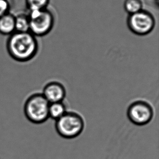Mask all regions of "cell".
Wrapping results in <instances>:
<instances>
[{"mask_svg":"<svg viewBox=\"0 0 159 159\" xmlns=\"http://www.w3.org/2000/svg\"><path fill=\"white\" fill-rule=\"evenodd\" d=\"M124 8L129 15L143 10V3L141 0H125Z\"/></svg>","mask_w":159,"mask_h":159,"instance_id":"cell-11","label":"cell"},{"mask_svg":"<svg viewBox=\"0 0 159 159\" xmlns=\"http://www.w3.org/2000/svg\"><path fill=\"white\" fill-rule=\"evenodd\" d=\"M127 26L131 32L139 36L150 34L155 28V19L153 15L144 10L129 15Z\"/></svg>","mask_w":159,"mask_h":159,"instance_id":"cell-5","label":"cell"},{"mask_svg":"<svg viewBox=\"0 0 159 159\" xmlns=\"http://www.w3.org/2000/svg\"><path fill=\"white\" fill-rule=\"evenodd\" d=\"M9 7L8 2L7 0H0V17L7 13Z\"/></svg>","mask_w":159,"mask_h":159,"instance_id":"cell-13","label":"cell"},{"mask_svg":"<svg viewBox=\"0 0 159 159\" xmlns=\"http://www.w3.org/2000/svg\"><path fill=\"white\" fill-rule=\"evenodd\" d=\"M7 49L13 59L19 62H26L37 55L39 45L36 37L30 32H15L9 37Z\"/></svg>","mask_w":159,"mask_h":159,"instance_id":"cell-1","label":"cell"},{"mask_svg":"<svg viewBox=\"0 0 159 159\" xmlns=\"http://www.w3.org/2000/svg\"><path fill=\"white\" fill-rule=\"evenodd\" d=\"M30 11L46 9L50 0H27Z\"/></svg>","mask_w":159,"mask_h":159,"instance_id":"cell-12","label":"cell"},{"mask_svg":"<svg viewBox=\"0 0 159 159\" xmlns=\"http://www.w3.org/2000/svg\"><path fill=\"white\" fill-rule=\"evenodd\" d=\"M127 115L134 125L143 126L151 122L154 117V110L148 102L138 100L131 103L128 107Z\"/></svg>","mask_w":159,"mask_h":159,"instance_id":"cell-6","label":"cell"},{"mask_svg":"<svg viewBox=\"0 0 159 159\" xmlns=\"http://www.w3.org/2000/svg\"><path fill=\"white\" fill-rule=\"evenodd\" d=\"M67 111L66 107L63 102H59L50 104L49 118L57 120L63 116Z\"/></svg>","mask_w":159,"mask_h":159,"instance_id":"cell-9","label":"cell"},{"mask_svg":"<svg viewBox=\"0 0 159 159\" xmlns=\"http://www.w3.org/2000/svg\"><path fill=\"white\" fill-rule=\"evenodd\" d=\"M55 128L59 135L66 139L77 138L85 128L83 118L77 112L66 111L56 120Z\"/></svg>","mask_w":159,"mask_h":159,"instance_id":"cell-3","label":"cell"},{"mask_svg":"<svg viewBox=\"0 0 159 159\" xmlns=\"http://www.w3.org/2000/svg\"><path fill=\"white\" fill-rule=\"evenodd\" d=\"M15 32H30V22L28 15H19L15 16Z\"/></svg>","mask_w":159,"mask_h":159,"instance_id":"cell-10","label":"cell"},{"mask_svg":"<svg viewBox=\"0 0 159 159\" xmlns=\"http://www.w3.org/2000/svg\"><path fill=\"white\" fill-rule=\"evenodd\" d=\"M66 89L60 82L53 81L43 88L42 94L50 103L63 102L66 96Z\"/></svg>","mask_w":159,"mask_h":159,"instance_id":"cell-7","label":"cell"},{"mask_svg":"<svg viewBox=\"0 0 159 159\" xmlns=\"http://www.w3.org/2000/svg\"><path fill=\"white\" fill-rule=\"evenodd\" d=\"M50 103L40 93L30 96L24 105V113L30 122L41 124L49 118Z\"/></svg>","mask_w":159,"mask_h":159,"instance_id":"cell-2","label":"cell"},{"mask_svg":"<svg viewBox=\"0 0 159 159\" xmlns=\"http://www.w3.org/2000/svg\"><path fill=\"white\" fill-rule=\"evenodd\" d=\"M30 32L35 37H43L52 30L54 24L52 13L45 9L30 11Z\"/></svg>","mask_w":159,"mask_h":159,"instance_id":"cell-4","label":"cell"},{"mask_svg":"<svg viewBox=\"0 0 159 159\" xmlns=\"http://www.w3.org/2000/svg\"><path fill=\"white\" fill-rule=\"evenodd\" d=\"M15 32V16L7 13L0 17V33L11 35Z\"/></svg>","mask_w":159,"mask_h":159,"instance_id":"cell-8","label":"cell"}]
</instances>
